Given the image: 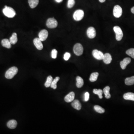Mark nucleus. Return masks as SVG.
I'll return each instance as SVG.
<instances>
[{"mask_svg":"<svg viewBox=\"0 0 134 134\" xmlns=\"http://www.w3.org/2000/svg\"><path fill=\"white\" fill-rule=\"evenodd\" d=\"M9 41L11 45H15L18 42L17 35L16 33H13L12 36L10 38Z\"/></svg>","mask_w":134,"mask_h":134,"instance_id":"19","label":"nucleus"},{"mask_svg":"<svg viewBox=\"0 0 134 134\" xmlns=\"http://www.w3.org/2000/svg\"><path fill=\"white\" fill-rule=\"evenodd\" d=\"M18 72V69L16 67H12L7 70L5 73V76L7 79L13 78L17 74Z\"/></svg>","mask_w":134,"mask_h":134,"instance_id":"2","label":"nucleus"},{"mask_svg":"<svg viewBox=\"0 0 134 134\" xmlns=\"http://www.w3.org/2000/svg\"><path fill=\"white\" fill-rule=\"evenodd\" d=\"M93 93L98 95L100 99L102 98L103 96L102 95L103 93V91L101 89H94L93 90Z\"/></svg>","mask_w":134,"mask_h":134,"instance_id":"27","label":"nucleus"},{"mask_svg":"<svg viewBox=\"0 0 134 134\" xmlns=\"http://www.w3.org/2000/svg\"><path fill=\"white\" fill-rule=\"evenodd\" d=\"M46 25L49 28H56L58 25V22L54 18H49L47 20Z\"/></svg>","mask_w":134,"mask_h":134,"instance_id":"6","label":"nucleus"},{"mask_svg":"<svg viewBox=\"0 0 134 134\" xmlns=\"http://www.w3.org/2000/svg\"><path fill=\"white\" fill-rule=\"evenodd\" d=\"M48 34V32L47 30H42L39 33V38L42 42H43L47 39Z\"/></svg>","mask_w":134,"mask_h":134,"instance_id":"10","label":"nucleus"},{"mask_svg":"<svg viewBox=\"0 0 134 134\" xmlns=\"http://www.w3.org/2000/svg\"><path fill=\"white\" fill-rule=\"evenodd\" d=\"M1 44L2 46L7 48H10L11 47V44L9 40L4 39L1 40Z\"/></svg>","mask_w":134,"mask_h":134,"instance_id":"17","label":"nucleus"},{"mask_svg":"<svg viewBox=\"0 0 134 134\" xmlns=\"http://www.w3.org/2000/svg\"><path fill=\"white\" fill-rule=\"evenodd\" d=\"M102 60L106 64H109L112 61V57L110 54L107 53L104 54Z\"/></svg>","mask_w":134,"mask_h":134,"instance_id":"13","label":"nucleus"},{"mask_svg":"<svg viewBox=\"0 0 134 134\" xmlns=\"http://www.w3.org/2000/svg\"><path fill=\"white\" fill-rule=\"evenodd\" d=\"M123 98L124 99L126 100L134 101V93L132 92H128L125 93L123 95Z\"/></svg>","mask_w":134,"mask_h":134,"instance_id":"18","label":"nucleus"},{"mask_svg":"<svg viewBox=\"0 0 134 134\" xmlns=\"http://www.w3.org/2000/svg\"><path fill=\"white\" fill-rule=\"evenodd\" d=\"M34 44L38 50H42L43 48V45L42 41L39 38H36L34 40Z\"/></svg>","mask_w":134,"mask_h":134,"instance_id":"11","label":"nucleus"},{"mask_svg":"<svg viewBox=\"0 0 134 134\" xmlns=\"http://www.w3.org/2000/svg\"><path fill=\"white\" fill-rule=\"evenodd\" d=\"M84 15V11L82 10L79 9L76 10L73 13V17L74 20L76 21H81L83 18Z\"/></svg>","mask_w":134,"mask_h":134,"instance_id":"4","label":"nucleus"},{"mask_svg":"<svg viewBox=\"0 0 134 134\" xmlns=\"http://www.w3.org/2000/svg\"><path fill=\"white\" fill-rule=\"evenodd\" d=\"M2 11L4 15L8 18H13L16 15V12L14 9L10 7L5 6Z\"/></svg>","mask_w":134,"mask_h":134,"instance_id":"1","label":"nucleus"},{"mask_svg":"<svg viewBox=\"0 0 134 134\" xmlns=\"http://www.w3.org/2000/svg\"><path fill=\"white\" fill-rule=\"evenodd\" d=\"M84 51V48L81 44L77 43L73 47V51L76 56H80L82 55Z\"/></svg>","mask_w":134,"mask_h":134,"instance_id":"5","label":"nucleus"},{"mask_svg":"<svg viewBox=\"0 0 134 134\" xmlns=\"http://www.w3.org/2000/svg\"><path fill=\"white\" fill-rule=\"evenodd\" d=\"M55 1L57 3H60V2H62L63 0H55Z\"/></svg>","mask_w":134,"mask_h":134,"instance_id":"34","label":"nucleus"},{"mask_svg":"<svg viewBox=\"0 0 134 134\" xmlns=\"http://www.w3.org/2000/svg\"><path fill=\"white\" fill-rule=\"evenodd\" d=\"M28 1L31 8L33 9L38 5L39 1V0H28Z\"/></svg>","mask_w":134,"mask_h":134,"instance_id":"21","label":"nucleus"},{"mask_svg":"<svg viewBox=\"0 0 134 134\" xmlns=\"http://www.w3.org/2000/svg\"><path fill=\"white\" fill-rule=\"evenodd\" d=\"M57 51L56 49H53L51 51V57L53 59H55L57 57Z\"/></svg>","mask_w":134,"mask_h":134,"instance_id":"31","label":"nucleus"},{"mask_svg":"<svg viewBox=\"0 0 134 134\" xmlns=\"http://www.w3.org/2000/svg\"><path fill=\"white\" fill-rule=\"evenodd\" d=\"M126 54L130 56L132 58L134 59V48H131L129 49L126 51Z\"/></svg>","mask_w":134,"mask_h":134,"instance_id":"29","label":"nucleus"},{"mask_svg":"<svg viewBox=\"0 0 134 134\" xmlns=\"http://www.w3.org/2000/svg\"><path fill=\"white\" fill-rule=\"evenodd\" d=\"M113 12L114 17L116 18H120L122 15V9L119 5H116L114 7Z\"/></svg>","mask_w":134,"mask_h":134,"instance_id":"7","label":"nucleus"},{"mask_svg":"<svg viewBox=\"0 0 134 134\" xmlns=\"http://www.w3.org/2000/svg\"><path fill=\"white\" fill-rule=\"evenodd\" d=\"M89 98V94L88 92H86L85 94V101H87Z\"/></svg>","mask_w":134,"mask_h":134,"instance_id":"33","label":"nucleus"},{"mask_svg":"<svg viewBox=\"0 0 134 134\" xmlns=\"http://www.w3.org/2000/svg\"><path fill=\"white\" fill-rule=\"evenodd\" d=\"M17 125V123L16 120H10L7 122V126L10 129H14L16 128Z\"/></svg>","mask_w":134,"mask_h":134,"instance_id":"16","label":"nucleus"},{"mask_svg":"<svg viewBox=\"0 0 134 134\" xmlns=\"http://www.w3.org/2000/svg\"><path fill=\"white\" fill-rule=\"evenodd\" d=\"M131 10L132 12L134 14V6L133 7H132V8Z\"/></svg>","mask_w":134,"mask_h":134,"instance_id":"35","label":"nucleus"},{"mask_svg":"<svg viewBox=\"0 0 134 134\" xmlns=\"http://www.w3.org/2000/svg\"><path fill=\"white\" fill-rule=\"evenodd\" d=\"M125 83L127 85H132L134 84V76L126 78L125 80Z\"/></svg>","mask_w":134,"mask_h":134,"instance_id":"22","label":"nucleus"},{"mask_svg":"<svg viewBox=\"0 0 134 134\" xmlns=\"http://www.w3.org/2000/svg\"><path fill=\"white\" fill-rule=\"evenodd\" d=\"M76 86L78 88H81L84 84V80L81 77L78 76L76 78Z\"/></svg>","mask_w":134,"mask_h":134,"instance_id":"20","label":"nucleus"},{"mask_svg":"<svg viewBox=\"0 0 134 134\" xmlns=\"http://www.w3.org/2000/svg\"><path fill=\"white\" fill-rule=\"evenodd\" d=\"M94 108L96 112L102 114L105 112L104 109L99 105H95L94 106Z\"/></svg>","mask_w":134,"mask_h":134,"instance_id":"28","label":"nucleus"},{"mask_svg":"<svg viewBox=\"0 0 134 134\" xmlns=\"http://www.w3.org/2000/svg\"><path fill=\"white\" fill-rule=\"evenodd\" d=\"M92 55L93 57L98 60H102L104 54L101 51L95 49L92 51Z\"/></svg>","mask_w":134,"mask_h":134,"instance_id":"9","label":"nucleus"},{"mask_svg":"<svg viewBox=\"0 0 134 134\" xmlns=\"http://www.w3.org/2000/svg\"><path fill=\"white\" fill-rule=\"evenodd\" d=\"M99 0L101 3H103V2H105L106 0Z\"/></svg>","mask_w":134,"mask_h":134,"instance_id":"36","label":"nucleus"},{"mask_svg":"<svg viewBox=\"0 0 134 134\" xmlns=\"http://www.w3.org/2000/svg\"><path fill=\"white\" fill-rule=\"evenodd\" d=\"M131 59L129 57L125 58L123 60L120 62V66L122 69H125L128 65L131 62Z\"/></svg>","mask_w":134,"mask_h":134,"instance_id":"12","label":"nucleus"},{"mask_svg":"<svg viewBox=\"0 0 134 134\" xmlns=\"http://www.w3.org/2000/svg\"><path fill=\"white\" fill-rule=\"evenodd\" d=\"M60 78L59 77H57L53 80L51 85L50 87L51 88L55 89H56L57 86V83L58 82V81L59 80Z\"/></svg>","mask_w":134,"mask_h":134,"instance_id":"25","label":"nucleus"},{"mask_svg":"<svg viewBox=\"0 0 134 134\" xmlns=\"http://www.w3.org/2000/svg\"><path fill=\"white\" fill-rule=\"evenodd\" d=\"M113 30L116 34V39L117 41H121L123 36V32L121 28L119 26L114 27Z\"/></svg>","mask_w":134,"mask_h":134,"instance_id":"3","label":"nucleus"},{"mask_svg":"<svg viewBox=\"0 0 134 134\" xmlns=\"http://www.w3.org/2000/svg\"><path fill=\"white\" fill-rule=\"evenodd\" d=\"M99 73L98 72H94L92 73L90 75L89 80L91 82H94L97 80L98 76Z\"/></svg>","mask_w":134,"mask_h":134,"instance_id":"24","label":"nucleus"},{"mask_svg":"<svg viewBox=\"0 0 134 134\" xmlns=\"http://www.w3.org/2000/svg\"><path fill=\"white\" fill-rule=\"evenodd\" d=\"M53 81V78L51 76H49L47 78V81L45 84V86L46 87L48 88L50 87Z\"/></svg>","mask_w":134,"mask_h":134,"instance_id":"26","label":"nucleus"},{"mask_svg":"<svg viewBox=\"0 0 134 134\" xmlns=\"http://www.w3.org/2000/svg\"><path fill=\"white\" fill-rule=\"evenodd\" d=\"M75 96V93L73 92H70L65 97V101L67 102H71L74 100Z\"/></svg>","mask_w":134,"mask_h":134,"instance_id":"14","label":"nucleus"},{"mask_svg":"<svg viewBox=\"0 0 134 134\" xmlns=\"http://www.w3.org/2000/svg\"><path fill=\"white\" fill-rule=\"evenodd\" d=\"M75 4V0H68L67 2V7L69 8H71L73 7Z\"/></svg>","mask_w":134,"mask_h":134,"instance_id":"30","label":"nucleus"},{"mask_svg":"<svg viewBox=\"0 0 134 134\" xmlns=\"http://www.w3.org/2000/svg\"><path fill=\"white\" fill-rule=\"evenodd\" d=\"M87 33L88 38L90 39H93L96 36L95 29L93 27L88 28L87 30Z\"/></svg>","mask_w":134,"mask_h":134,"instance_id":"8","label":"nucleus"},{"mask_svg":"<svg viewBox=\"0 0 134 134\" xmlns=\"http://www.w3.org/2000/svg\"><path fill=\"white\" fill-rule=\"evenodd\" d=\"M110 87L109 86L105 87L104 89L103 92H104L105 98L107 99H109L111 98V95L110 93Z\"/></svg>","mask_w":134,"mask_h":134,"instance_id":"23","label":"nucleus"},{"mask_svg":"<svg viewBox=\"0 0 134 134\" xmlns=\"http://www.w3.org/2000/svg\"><path fill=\"white\" fill-rule=\"evenodd\" d=\"M70 56H71V55L70 53H68V52H66L65 54L64 55V59L66 61H67L70 58Z\"/></svg>","mask_w":134,"mask_h":134,"instance_id":"32","label":"nucleus"},{"mask_svg":"<svg viewBox=\"0 0 134 134\" xmlns=\"http://www.w3.org/2000/svg\"><path fill=\"white\" fill-rule=\"evenodd\" d=\"M73 107L78 110H79L81 108V104L79 100L77 99L73 100L72 103Z\"/></svg>","mask_w":134,"mask_h":134,"instance_id":"15","label":"nucleus"}]
</instances>
